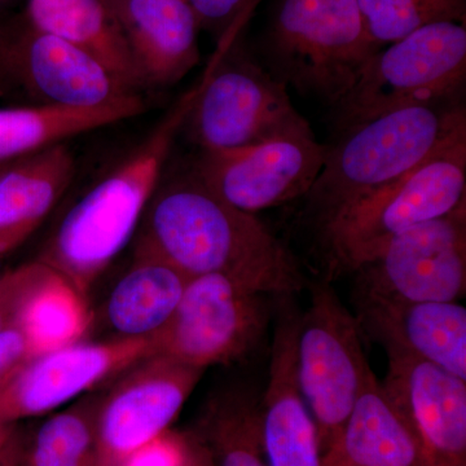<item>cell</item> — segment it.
<instances>
[{
  "mask_svg": "<svg viewBox=\"0 0 466 466\" xmlns=\"http://www.w3.org/2000/svg\"><path fill=\"white\" fill-rule=\"evenodd\" d=\"M135 238V258L161 260L187 278L223 275L274 297H296L309 279L291 251L256 214L220 198L191 164L164 177Z\"/></svg>",
  "mask_w": 466,
  "mask_h": 466,
  "instance_id": "6da1fadb",
  "label": "cell"
},
{
  "mask_svg": "<svg viewBox=\"0 0 466 466\" xmlns=\"http://www.w3.org/2000/svg\"><path fill=\"white\" fill-rule=\"evenodd\" d=\"M198 90L200 82L127 158L67 211L43 247L36 260L66 279L82 296L137 235Z\"/></svg>",
  "mask_w": 466,
  "mask_h": 466,
  "instance_id": "7a4b0ae2",
  "label": "cell"
},
{
  "mask_svg": "<svg viewBox=\"0 0 466 466\" xmlns=\"http://www.w3.org/2000/svg\"><path fill=\"white\" fill-rule=\"evenodd\" d=\"M465 134V106L455 99L395 110L336 135L317 180L300 198L303 219L319 235Z\"/></svg>",
  "mask_w": 466,
  "mask_h": 466,
  "instance_id": "3957f363",
  "label": "cell"
},
{
  "mask_svg": "<svg viewBox=\"0 0 466 466\" xmlns=\"http://www.w3.org/2000/svg\"><path fill=\"white\" fill-rule=\"evenodd\" d=\"M465 202L466 134L319 233L327 280L352 274L401 233L447 216Z\"/></svg>",
  "mask_w": 466,
  "mask_h": 466,
  "instance_id": "277c9868",
  "label": "cell"
},
{
  "mask_svg": "<svg viewBox=\"0 0 466 466\" xmlns=\"http://www.w3.org/2000/svg\"><path fill=\"white\" fill-rule=\"evenodd\" d=\"M379 50L368 38L358 0H280L265 41L275 78L330 108Z\"/></svg>",
  "mask_w": 466,
  "mask_h": 466,
  "instance_id": "5b68a950",
  "label": "cell"
},
{
  "mask_svg": "<svg viewBox=\"0 0 466 466\" xmlns=\"http://www.w3.org/2000/svg\"><path fill=\"white\" fill-rule=\"evenodd\" d=\"M182 131L200 150H235L314 133L288 87L238 45L218 46Z\"/></svg>",
  "mask_w": 466,
  "mask_h": 466,
  "instance_id": "8992f818",
  "label": "cell"
},
{
  "mask_svg": "<svg viewBox=\"0 0 466 466\" xmlns=\"http://www.w3.org/2000/svg\"><path fill=\"white\" fill-rule=\"evenodd\" d=\"M464 23L441 21L376 51L332 106L336 135L410 106L455 100L465 84Z\"/></svg>",
  "mask_w": 466,
  "mask_h": 466,
  "instance_id": "52a82bcc",
  "label": "cell"
},
{
  "mask_svg": "<svg viewBox=\"0 0 466 466\" xmlns=\"http://www.w3.org/2000/svg\"><path fill=\"white\" fill-rule=\"evenodd\" d=\"M308 289L297 334V377L324 455L339 440L372 368L357 318L330 281H309Z\"/></svg>",
  "mask_w": 466,
  "mask_h": 466,
  "instance_id": "ba28073f",
  "label": "cell"
},
{
  "mask_svg": "<svg viewBox=\"0 0 466 466\" xmlns=\"http://www.w3.org/2000/svg\"><path fill=\"white\" fill-rule=\"evenodd\" d=\"M275 299L223 275L191 278L173 318L152 339L156 354L202 370L250 357L274 319Z\"/></svg>",
  "mask_w": 466,
  "mask_h": 466,
  "instance_id": "9c48e42d",
  "label": "cell"
},
{
  "mask_svg": "<svg viewBox=\"0 0 466 466\" xmlns=\"http://www.w3.org/2000/svg\"><path fill=\"white\" fill-rule=\"evenodd\" d=\"M0 87L14 88L30 106L97 108L139 92L97 58L36 29L24 15L0 24Z\"/></svg>",
  "mask_w": 466,
  "mask_h": 466,
  "instance_id": "30bf717a",
  "label": "cell"
},
{
  "mask_svg": "<svg viewBox=\"0 0 466 466\" xmlns=\"http://www.w3.org/2000/svg\"><path fill=\"white\" fill-rule=\"evenodd\" d=\"M352 274L354 299L459 302L466 293V202L401 233Z\"/></svg>",
  "mask_w": 466,
  "mask_h": 466,
  "instance_id": "8fae6325",
  "label": "cell"
},
{
  "mask_svg": "<svg viewBox=\"0 0 466 466\" xmlns=\"http://www.w3.org/2000/svg\"><path fill=\"white\" fill-rule=\"evenodd\" d=\"M327 144L314 133L288 135L235 150H200L191 167L232 207L256 214L300 200L317 180Z\"/></svg>",
  "mask_w": 466,
  "mask_h": 466,
  "instance_id": "7c38bea8",
  "label": "cell"
},
{
  "mask_svg": "<svg viewBox=\"0 0 466 466\" xmlns=\"http://www.w3.org/2000/svg\"><path fill=\"white\" fill-rule=\"evenodd\" d=\"M101 400L96 415V466H122L168 431L204 370L153 354L128 368Z\"/></svg>",
  "mask_w": 466,
  "mask_h": 466,
  "instance_id": "4fadbf2b",
  "label": "cell"
},
{
  "mask_svg": "<svg viewBox=\"0 0 466 466\" xmlns=\"http://www.w3.org/2000/svg\"><path fill=\"white\" fill-rule=\"evenodd\" d=\"M153 354L152 339H115L78 341L29 359L0 386V422L47 415Z\"/></svg>",
  "mask_w": 466,
  "mask_h": 466,
  "instance_id": "5bb4252c",
  "label": "cell"
},
{
  "mask_svg": "<svg viewBox=\"0 0 466 466\" xmlns=\"http://www.w3.org/2000/svg\"><path fill=\"white\" fill-rule=\"evenodd\" d=\"M383 389L415 426L425 466H466V381L398 351Z\"/></svg>",
  "mask_w": 466,
  "mask_h": 466,
  "instance_id": "9a60e30c",
  "label": "cell"
},
{
  "mask_svg": "<svg viewBox=\"0 0 466 466\" xmlns=\"http://www.w3.org/2000/svg\"><path fill=\"white\" fill-rule=\"evenodd\" d=\"M364 339L466 381V308L460 302L397 303L354 299Z\"/></svg>",
  "mask_w": 466,
  "mask_h": 466,
  "instance_id": "2e32d148",
  "label": "cell"
},
{
  "mask_svg": "<svg viewBox=\"0 0 466 466\" xmlns=\"http://www.w3.org/2000/svg\"><path fill=\"white\" fill-rule=\"evenodd\" d=\"M144 87L177 84L200 61L198 16L188 0H104Z\"/></svg>",
  "mask_w": 466,
  "mask_h": 466,
  "instance_id": "e0dca14e",
  "label": "cell"
},
{
  "mask_svg": "<svg viewBox=\"0 0 466 466\" xmlns=\"http://www.w3.org/2000/svg\"><path fill=\"white\" fill-rule=\"evenodd\" d=\"M321 466H425L415 426L372 370Z\"/></svg>",
  "mask_w": 466,
  "mask_h": 466,
  "instance_id": "ac0fdd59",
  "label": "cell"
},
{
  "mask_svg": "<svg viewBox=\"0 0 466 466\" xmlns=\"http://www.w3.org/2000/svg\"><path fill=\"white\" fill-rule=\"evenodd\" d=\"M76 167L75 153L64 142L0 170V258L41 226L72 183Z\"/></svg>",
  "mask_w": 466,
  "mask_h": 466,
  "instance_id": "d6986e66",
  "label": "cell"
},
{
  "mask_svg": "<svg viewBox=\"0 0 466 466\" xmlns=\"http://www.w3.org/2000/svg\"><path fill=\"white\" fill-rule=\"evenodd\" d=\"M24 16L104 64L131 90L144 87L142 76L121 30L104 0H27Z\"/></svg>",
  "mask_w": 466,
  "mask_h": 466,
  "instance_id": "ffe728a7",
  "label": "cell"
},
{
  "mask_svg": "<svg viewBox=\"0 0 466 466\" xmlns=\"http://www.w3.org/2000/svg\"><path fill=\"white\" fill-rule=\"evenodd\" d=\"M139 94L97 108L24 106L0 108V165L64 143L69 137L142 115Z\"/></svg>",
  "mask_w": 466,
  "mask_h": 466,
  "instance_id": "44dd1931",
  "label": "cell"
},
{
  "mask_svg": "<svg viewBox=\"0 0 466 466\" xmlns=\"http://www.w3.org/2000/svg\"><path fill=\"white\" fill-rule=\"evenodd\" d=\"M189 279L157 259L135 258L110 291L106 320L116 339H153L182 299Z\"/></svg>",
  "mask_w": 466,
  "mask_h": 466,
  "instance_id": "7402d4cb",
  "label": "cell"
},
{
  "mask_svg": "<svg viewBox=\"0 0 466 466\" xmlns=\"http://www.w3.org/2000/svg\"><path fill=\"white\" fill-rule=\"evenodd\" d=\"M259 400L251 389L235 386L208 401L192 431L214 466H267Z\"/></svg>",
  "mask_w": 466,
  "mask_h": 466,
  "instance_id": "603a6c76",
  "label": "cell"
},
{
  "mask_svg": "<svg viewBox=\"0 0 466 466\" xmlns=\"http://www.w3.org/2000/svg\"><path fill=\"white\" fill-rule=\"evenodd\" d=\"M91 317L85 296L50 268L27 297L16 324L29 343L32 358L81 341Z\"/></svg>",
  "mask_w": 466,
  "mask_h": 466,
  "instance_id": "cb8c5ba5",
  "label": "cell"
},
{
  "mask_svg": "<svg viewBox=\"0 0 466 466\" xmlns=\"http://www.w3.org/2000/svg\"><path fill=\"white\" fill-rule=\"evenodd\" d=\"M100 400H87L51 416L24 441L21 466H96Z\"/></svg>",
  "mask_w": 466,
  "mask_h": 466,
  "instance_id": "d4e9b609",
  "label": "cell"
},
{
  "mask_svg": "<svg viewBox=\"0 0 466 466\" xmlns=\"http://www.w3.org/2000/svg\"><path fill=\"white\" fill-rule=\"evenodd\" d=\"M368 38L391 45L431 24L464 23L465 0H358Z\"/></svg>",
  "mask_w": 466,
  "mask_h": 466,
  "instance_id": "484cf974",
  "label": "cell"
},
{
  "mask_svg": "<svg viewBox=\"0 0 466 466\" xmlns=\"http://www.w3.org/2000/svg\"><path fill=\"white\" fill-rule=\"evenodd\" d=\"M267 466H321L317 425L305 407L283 403L262 417Z\"/></svg>",
  "mask_w": 466,
  "mask_h": 466,
  "instance_id": "4316f807",
  "label": "cell"
},
{
  "mask_svg": "<svg viewBox=\"0 0 466 466\" xmlns=\"http://www.w3.org/2000/svg\"><path fill=\"white\" fill-rule=\"evenodd\" d=\"M258 0H188L200 29L207 30L218 45L238 36Z\"/></svg>",
  "mask_w": 466,
  "mask_h": 466,
  "instance_id": "83f0119b",
  "label": "cell"
},
{
  "mask_svg": "<svg viewBox=\"0 0 466 466\" xmlns=\"http://www.w3.org/2000/svg\"><path fill=\"white\" fill-rule=\"evenodd\" d=\"M50 267L45 263H26L3 274L0 284V332L16 323L27 297L38 287Z\"/></svg>",
  "mask_w": 466,
  "mask_h": 466,
  "instance_id": "f1b7e54d",
  "label": "cell"
},
{
  "mask_svg": "<svg viewBox=\"0 0 466 466\" xmlns=\"http://www.w3.org/2000/svg\"><path fill=\"white\" fill-rule=\"evenodd\" d=\"M32 359L25 334L16 324L0 332V386L15 370Z\"/></svg>",
  "mask_w": 466,
  "mask_h": 466,
  "instance_id": "f546056e",
  "label": "cell"
},
{
  "mask_svg": "<svg viewBox=\"0 0 466 466\" xmlns=\"http://www.w3.org/2000/svg\"><path fill=\"white\" fill-rule=\"evenodd\" d=\"M24 441L17 424L0 422V466H21Z\"/></svg>",
  "mask_w": 466,
  "mask_h": 466,
  "instance_id": "4dcf8cb0",
  "label": "cell"
},
{
  "mask_svg": "<svg viewBox=\"0 0 466 466\" xmlns=\"http://www.w3.org/2000/svg\"><path fill=\"white\" fill-rule=\"evenodd\" d=\"M170 466H214L210 453L192 431H184L182 451Z\"/></svg>",
  "mask_w": 466,
  "mask_h": 466,
  "instance_id": "1f68e13d",
  "label": "cell"
},
{
  "mask_svg": "<svg viewBox=\"0 0 466 466\" xmlns=\"http://www.w3.org/2000/svg\"><path fill=\"white\" fill-rule=\"evenodd\" d=\"M9 2H11V0H0V7H2V5H7Z\"/></svg>",
  "mask_w": 466,
  "mask_h": 466,
  "instance_id": "d6a6232c",
  "label": "cell"
},
{
  "mask_svg": "<svg viewBox=\"0 0 466 466\" xmlns=\"http://www.w3.org/2000/svg\"><path fill=\"white\" fill-rule=\"evenodd\" d=\"M3 275H0V284H2Z\"/></svg>",
  "mask_w": 466,
  "mask_h": 466,
  "instance_id": "836d02e7",
  "label": "cell"
},
{
  "mask_svg": "<svg viewBox=\"0 0 466 466\" xmlns=\"http://www.w3.org/2000/svg\"><path fill=\"white\" fill-rule=\"evenodd\" d=\"M5 165H7V164H5ZM5 165H0V170H2V168L5 167Z\"/></svg>",
  "mask_w": 466,
  "mask_h": 466,
  "instance_id": "e575fe53",
  "label": "cell"
}]
</instances>
